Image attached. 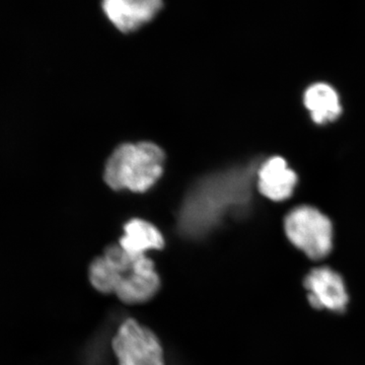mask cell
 I'll return each instance as SVG.
<instances>
[{
    "mask_svg": "<svg viewBox=\"0 0 365 365\" xmlns=\"http://www.w3.org/2000/svg\"><path fill=\"white\" fill-rule=\"evenodd\" d=\"M125 235L120 247L134 256H144L148 250H160L163 247V237L158 228L141 220H131L125 225Z\"/></svg>",
    "mask_w": 365,
    "mask_h": 365,
    "instance_id": "30bf717a",
    "label": "cell"
},
{
    "mask_svg": "<svg viewBox=\"0 0 365 365\" xmlns=\"http://www.w3.org/2000/svg\"><path fill=\"white\" fill-rule=\"evenodd\" d=\"M158 0H108L104 11L122 32H132L150 21L160 11Z\"/></svg>",
    "mask_w": 365,
    "mask_h": 365,
    "instance_id": "9c48e42d",
    "label": "cell"
},
{
    "mask_svg": "<svg viewBox=\"0 0 365 365\" xmlns=\"http://www.w3.org/2000/svg\"><path fill=\"white\" fill-rule=\"evenodd\" d=\"M90 278L98 292L115 294L127 304L146 302L160 287L153 262L145 255L134 256L120 246L109 247L93 262Z\"/></svg>",
    "mask_w": 365,
    "mask_h": 365,
    "instance_id": "7a4b0ae2",
    "label": "cell"
},
{
    "mask_svg": "<svg viewBox=\"0 0 365 365\" xmlns=\"http://www.w3.org/2000/svg\"><path fill=\"white\" fill-rule=\"evenodd\" d=\"M119 365H163L158 338L134 319H127L113 341Z\"/></svg>",
    "mask_w": 365,
    "mask_h": 365,
    "instance_id": "8992f818",
    "label": "cell"
},
{
    "mask_svg": "<svg viewBox=\"0 0 365 365\" xmlns=\"http://www.w3.org/2000/svg\"><path fill=\"white\" fill-rule=\"evenodd\" d=\"M248 173L230 170L210 175L196 182L180 213V227L185 235H203L220 222L222 216L248 199Z\"/></svg>",
    "mask_w": 365,
    "mask_h": 365,
    "instance_id": "6da1fadb",
    "label": "cell"
},
{
    "mask_svg": "<svg viewBox=\"0 0 365 365\" xmlns=\"http://www.w3.org/2000/svg\"><path fill=\"white\" fill-rule=\"evenodd\" d=\"M302 105L313 123L324 126L339 119L343 105L338 91L326 81L311 83L302 93Z\"/></svg>",
    "mask_w": 365,
    "mask_h": 365,
    "instance_id": "ba28073f",
    "label": "cell"
},
{
    "mask_svg": "<svg viewBox=\"0 0 365 365\" xmlns=\"http://www.w3.org/2000/svg\"><path fill=\"white\" fill-rule=\"evenodd\" d=\"M163 160V150L155 144H124L108 160L106 182L115 190L146 191L160 179Z\"/></svg>",
    "mask_w": 365,
    "mask_h": 365,
    "instance_id": "277c9868",
    "label": "cell"
},
{
    "mask_svg": "<svg viewBox=\"0 0 365 365\" xmlns=\"http://www.w3.org/2000/svg\"><path fill=\"white\" fill-rule=\"evenodd\" d=\"M307 304L318 312L343 314L350 304V294L344 276L326 263L316 264L302 280Z\"/></svg>",
    "mask_w": 365,
    "mask_h": 365,
    "instance_id": "5b68a950",
    "label": "cell"
},
{
    "mask_svg": "<svg viewBox=\"0 0 365 365\" xmlns=\"http://www.w3.org/2000/svg\"><path fill=\"white\" fill-rule=\"evenodd\" d=\"M299 175L282 155H273L260 165L257 186L261 195L274 203H282L294 195Z\"/></svg>",
    "mask_w": 365,
    "mask_h": 365,
    "instance_id": "52a82bcc",
    "label": "cell"
},
{
    "mask_svg": "<svg viewBox=\"0 0 365 365\" xmlns=\"http://www.w3.org/2000/svg\"><path fill=\"white\" fill-rule=\"evenodd\" d=\"M288 244L314 264L325 263L335 247L332 218L313 204H299L283 216Z\"/></svg>",
    "mask_w": 365,
    "mask_h": 365,
    "instance_id": "3957f363",
    "label": "cell"
}]
</instances>
